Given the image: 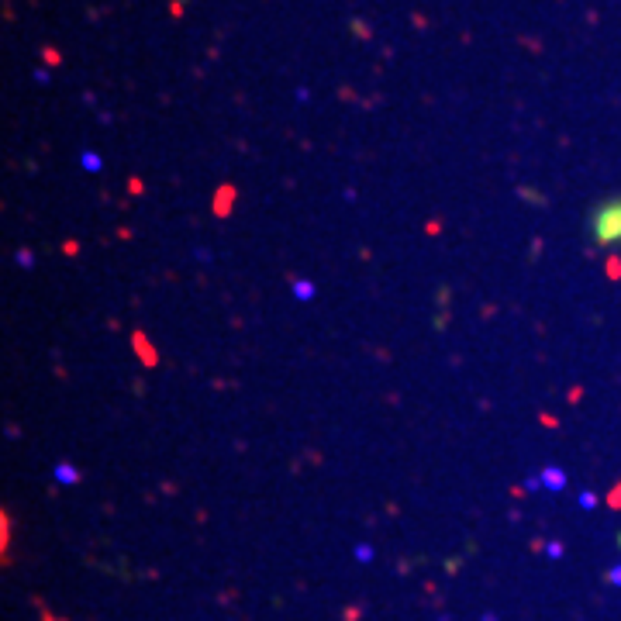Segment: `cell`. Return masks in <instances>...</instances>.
<instances>
[{"label": "cell", "mask_w": 621, "mask_h": 621, "mask_svg": "<svg viewBox=\"0 0 621 621\" xmlns=\"http://www.w3.org/2000/svg\"><path fill=\"white\" fill-rule=\"evenodd\" d=\"M590 235L601 248L621 246V197H608L590 218Z\"/></svg>", "instance_id": "cell-1"}, {"label": "cell", "mask_w": 621, "mask_h": 621, "mask_svg": "<svg viewBox=\"0 0 621 621\" xmlns=\"http://www.w3.org/2000/svg\"><path fill=\"white\" fill-rule=\"evenodd\" d=\"M538 480H542L549 490H563V487H566V473H563V469H556V466H549Z\"/></svg>", "instance_id": "cell-2"}, {"label": "cell", "mask_w": 621, "mask_h": 621, "mask_svg": "<svg viewBox=\"0 0 621 621\" xmlns=\"http://www.w3.org/2000/svg\"><path fill=\"white\" fill-rule=\"evenodd\" d=\"M55 480H59V483H76V469H73L69 462H62V466L55 469Z\"/></svg>", "instance_id": "cell-3"}, {"label": "cell", "mask_w": 621, "mask_h": 621, "mask_svg": "<svg viewBox=\"0 0 621 621\" xmlns=\"http://www.w3.org/2000/svg\"><path fill=\"white\" fill-rule=\"evenodd\" d=\"M293 293H297L300 300H307V297H314V287H311V283H293Z\"/></svg>", "instance_id": "cell-4"}, {"label": "cell", "mask_w": 621, "mask_h": 621, "mask_svg": "<svg viewBox=\"0 0 621 621\" xmlns=\"http://www.w3.org/2000/svg\"><path fill=\"white\" fill-rule=\"evenodd\" d=\"M356 556H359L363 563H370V559H373V549H370V545H359V552H356Z\"/></svg>", "instance_id": "cell-5"}, {"label": "cell", "mask_w": 621, "mask_h": 621, "mask_svg": "<svg viewBox=\"0 0 621 621\" xmlns=\"http://www.w3.org/2000/svg\"><path fill=\"white\" fill-rule=\"evenodd\" d=\"M549 556H552V559H559V556H563V545H559V542H552V545H549Z\"/></svg>", "instance_id": "cell-6"}, {"label": "cell", "mask_w": 621, "mask_h": 621, "mask_svg": "<svg viewBox=\"0 0 621 621\" xmlns=\"http://www.w3.org/2000/svg\"><path fill=\"white\" fill-rule=\"evenodd\" d=\"M580 504H583V507H594V504H597V497H594V494H583V497H580Z\"/></svg>", "instance_id": "cell-7"}, {"label": "cell", "mask_w": 621, "mask_h": 621, "mask_svg": "<svg viewBox=\"0 0 621 621\" xmlns=\"http://www.w3.org/2000/svg\"><path fill=\"white\" fill-rule=\"evenodd\" d=\"M608 577H611V583H618V587H621V566H615V570H611Z\"/></svg>", "instance_id": "cell-8"}]
</instances>
